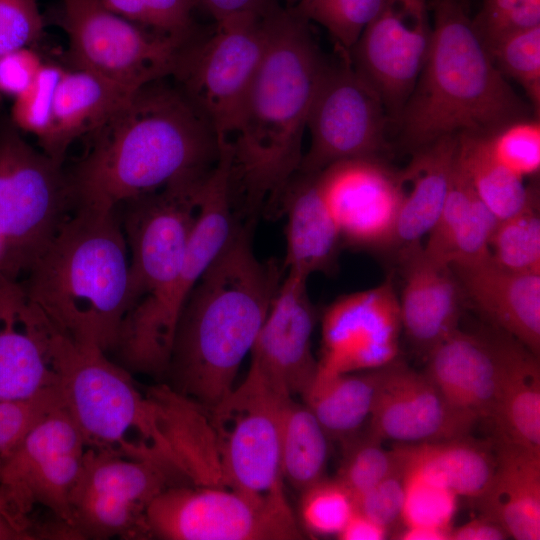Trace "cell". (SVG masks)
Listing matches in <instances>:
<instances>
[{
    "instance_id": "cell-1",
    "label": "cell",
    "mask_w": 540,
    "mask_h": 540,
    "mask_svg": "<svg viewBox=\"0 0 540 540\" xmlns=\"http://www.w3.org/2000/svg\"><path fill=\"white\" fill-rule=\"evenodd\" d=\"M68 174L75 206L116 209L169 185L206 178L222 142L179 88L151 82L99 127Z\"/></svg>"
},
{
    "instance_id": "cell-2",
    "label": "cell",
    "mask_w": 540,
    "mask_h": 540,
    "mask_svg": "<svg viewBox=\"0 0 540 540\" xmlns=\"http://www.w3.org/2000/svg\"><path fill=\"white\" fill-rule=\"evenodd\" d=\"M308 23L295 9L269 13L265 53L229 140L232 194L243 219L254 220L264 205L278 210L299 171L309 111L328 63Z\"/></svg>"
},
{
    "instance_id": "cell-3",
    "label": "cell",
    "mask_w": 540,
    "mask_h": 540,
    "mask_svg": "<svg viewBox=\"0 0 540 540\" xmlns=\"http://www.w3.org/2000/svg\"><path fill=\"white\" fill-rule=\"evenodd\" d=\"M253 220H241L191 292L180 315L165 376L177 393L206 410L236 386L285 276L283 263L261 260Z\"/></svg>"
},
{
    "instance_id": "cell-4",
    "label": "cell",
    "mask_w": 540,
    "mask_h": 540,
    "mask_svg": "<svg viewBox=\"0 0 540 540\" xmlns=\"http://www.w3.org/2000/svg\"><path fill=\"white\" fill-rule=\"evenodd\" d=\"M27 272L25 290L62 335L115 350L129 274L116 209L76 205Z\"/></svg>"
},
{
    "instance_id": "cell-5",
    "label": "cell",
    "mask_w": 540,
    "mask_h": 540,
    "mask_svg": "<svg viewBox=\"0 0 540 540\" xmlns=\"http://www.w3.org/2000/svg\"><path fill=\"white\" fill-rule=\"evenodd\" d=\"M429 53L397 124L415 151L442 137L489 135L528 117V107L494 64L460 0H431Z\"/></svg>"
},
{
    "instance_id": "cell-6",
    "label": "cell",
    "mask_w": 540,
    "mask_h": 540,
    "mask_svg": "<svg viewBox=\"0 0 540 540\" xmlns=\"http://www.w3.org/2000/svg\"><path fill=\"white\" fill-rule=\"evenodd\" d=\"M56 371L61 405L86 447L147 461L183 476L162 429L157 405L131 372L92 345L59 333Z\"/></svg>"
},
{
    "instance_id": "cell-7",
    "label": "cell",
    "mask_w": 540,
    "mask_h": 540,
    "mask_svg": "<svg viewBox=\"0 0 540 540\" xmlns=\"http://www.w3.org/2000/svg\"><path fill=\"white\" fill-rule=\"evenodd\" d=\"M231 164V147L223 144L216 166L202 185L197 219L178 277L160 299L123 320L114 352L131 373L165 376L185 303L243 220L233 199Z\"/></svg>"
},
{
    "instance_id": "cell-8",
    "label": "cell",
    "mask_w": 540,
    "mask_h": 540,
    "mask_svg": "<svg viewBox=\"0 0 540 540\" xmlns=\"http://www.w3.org/2000/svg\"><path fill=\"white\" fill-rule=\"evenodd\" d=\"M75 207L68 174L10 124L0 128V270L27 271Z\"/></svg>"
},
{
    "instance_id": "cell-9",
    "label": "cell",
    "mask_w": 540,
    "mask_h": 540,
    "mask_svg": "<svg viewBox=\"0 0 540 540\" xmlns=\"http://www.w3.org/2000/svg\"><path fill=\"white\" fill-rule=\"evenodd\" d=\"M292 398L250 363L242 383L207 410L224 486L256 499L289 504L280 439L283 414Z\"/></svg>"
},
{
    "instance_id": "cell-10",
    "label": "cell",
    "mask_w": 540,
    "mask_h": 540,
    "mask_svg": "<svg viewBox=\"0 0 540 540\" xmlns=\"http://www.w3.org/2000/svg\"><path fill=\"white\" fill-rule=\"evenodd\" d=\"M269 10L217 22L206 38L180 48L172 75L219 140H230L265 53Z\"/></svg>"
},
{
    "instance_id": "cell-11",
    "label": "cell",
    "mask_w": 540,
    "mask_h": 540,
    "mask_svg": "<svg viewBox=\"0 0 540 540\" xmlns=\"http://www.w3.org/2000/svg\"><path fill=\"white\" fill-rule=\"evenodd\" d=\"M86 448L60 405L0 463V513L29 540L36 539L33 515L38 509L74 528L70 498Z\"/></svg>"
},
{
    "instance_id": "cell-12",
    "label": "cell",
    "mask_w": 540,
    "mask_h": 540,
    "mask_svg": "<svg viewBox=\"0 0 540 540\" xmlns=\"http://www.w3.org/2000/svg\"><path fill=\"white\" fill-rule=\"evenodd\" d=\"M148 536L164 540H296L303 538L289 504L226 486L175 484L145 512Z\"/></svg>"
},
{
    "instance_id": "cell-13",
    "label": "cell",
    "mask_w": 540,
    "mask_h": 540,
    "mask_svg": "<svg viewBox=\"0 0 540 540\" xmlns=\"http://www.w3.org/2000/svg\"><path fill=\"white\" fill-rule=\"evenodd\" d=\"M74 68L130 91L172 75L185 42L147 32L107 10L99 0H60L58 17Z\"/></svg>"
},
{
    "instance_id": "cell-14",
    "label": "cell",
    "mask_w": 540,
    "mask_h": 540,
    "mask_svg": "<svg viewBox=\"0 0 540 540\" xmlns=\"http://www.w3.org/2000/svg\"><path fill=\"white\" fill-rule=\"evenodd\" d=\"M206 178L181 181L125 203L122 228L130 254L125 316L156 302L178 277Z\"/></svg>"
},
{
    "instance_id": "cell-15",
    "label": "cell",
    "mask_w": 540,
    "mask_h": 540,
    "mask_svg": "<svg viewBox=\"0 0 540 540\" xmlns=\"http://www.w3.org/2000/svg\"><path fill=\"white\" fill-rule=\"evenodd\" d=\"M183 482L157 464L87 447L70 498L81 539L149 537L145 512L167 487Z\"/></svg>"
},
{
    "instance_id": "cell-16",
    "label": "cell",
    "mask_w": 540,
    "mask_h": 540,
    "mask_svg": "<svg viewBox=\"0 0 540 540\" xmlns=\"http://www.w3.org/2000/svg\"><path fill=\"white\" fill-rule=\"evenodd\" d=\"M327 63L307 120L310 144L298 173L315 174L346 159L378 157L387 147L390 120L373 87L352 66L349 56Z\"/></svg>"
},
{
    "instance_id": "cell-17",
    "label": "cell",
    "mask_w": 540,
    "mask_h": 540,
    "mask_svg": "<svg viewBox=\"0 0 540 540\" xmlns=\"http://www.w3.org/2000/svg\"><path fill=\"white\" fill-rule=\"evenodd\" d=\"M428 12L427 0H381L348 55L395 123L429 53L432 25Z\"/></svg>"
},
{
    "instance_id": "cell-18",
    "label": "cell",
    "mask_w": 540,
    "mask_h": 540,
    "mask_svg": "<svg viewBox=\"0 0 540 540\" xmlns=\"http://www.w3.org/2000/svg\"><path fill=\"white\" fill-rule=\"evenodd\" d=\"M342 244L363 250L395 247L404 196L400 172L379 157L335 162L315 173Z\"/></svg>"
},
{
    "instance_id": "cell-19",
    "label": "cell",
    "mask_w": 540,
    "mask_h": 540,
    "mask_svg": "<svg viewBox=\"0 0 540 540\" xmlns=\"http://www.w3.org/2000/svg\"><path fill=\"white\" fill-rule=\"evenodd\" d=\"M402 331L398 294L389 278L343 295L322 317V348L316 376L384 367L398 358Z\"/></svg>"
},
{
    "instance_id": "cell-20",
    "label": "cell",
    "mask_w": 540,
    "mask_h": 540,
    "mask_svg": "<svg viewBox=\"0 0 540 540\" xmlns=\"http://www.w3.org/2000/svg\"><path fill=\"white\" fill-rule=\"evenodd\" d=\"M478 421L453 406L425 372L395 359L382 368L369 433L398 444L468 436Z\"/></svg>"
},
{
    "instance_id": "cell-21",
    "label": "cell",
    "mask_w": 540,
    "mask_h": 540,
    "mask_svg": "<svg viewBox=\"0 0 540 540\" xmlns=\"http://www.w3.org/2000/svg\"><path fill=\"white\" fill-rule=\"evenodd\" d=\"M59 333L23 284L0 270V400L56 386Z\"/></svg>"
},
{
    "instance_id": "cell-22",
    "label": "cell",
    "mask_w": 540,
    "mask_h": 540,
    "mask_svg": "<svg viewBox=\"0 0 540 540\" xmlns=\"http://www.w3.org/2000/svg\"><path fill=\"white\" fill-rule=\"evenodd\" d=\"M308 278L285 272L251 351V364L279 391L301 397L315 379L312 353L317 312Z\"/></svg>"
},
{
    "instance_id": "cell-23",
    "label": "cell",
    "mask_w": 540,
    "mask_h": 540,
    "mask_svg": "<svg viewBox=\"0 0 540 540\" xmlns=\"http://www.w3.org/2000/svg\"><path fill=\"white\" fill-rule=\"evenodd\" d=\"M495 329L469 333L457 328L427 353V376L453 406L477 421H490L493 415L512 339Z\"/></svg>"
},
{
    "instance_id": "cell-24",
    "label": "cell",
    "mask_w": 540,
    "mask_h": 540,
    "mask_svg": "<svg viewBox=\"0 0 540 540\" xmlns=\"http://www.w3.org/2000/svg\"><path fill=\"white\" fill-rule=\"evenodd\" d=\"M399 254L402 330L427 355L458 328L466 299L451 266L428 256L421 242L400 248Z\"/></svg>"
},
{
    "instance_id": "cell-25",
    "label": "cell",
    "mask_w": 540,
    "mask_h": 540,
    "mask_svg": "<svg viewBox=\"0 0 540 540\" xmlns=\"http://www.w3.org/2000/svg\"><path fill=\"white\" fill-rule=\"evenodd\" d=\"M450 266L466 301L539 357L540 273L506 269L490 254Z\"/></svg>"
},
{
    "instance_id": "cell-26",
    "label": "cell",
    "mask_w": 540,
    "mask_h": 540,
    "mask_svg": "<svg viewBox=\"0 0 540 540\" xmlns=\"http://www.w3.org/2000/svg\"><path fill=\"white\" fill-rule=\"evenodd\" d=\"M495 469L474 502L517 540L540 539V452L495 439Z\"/></svg>"
},
{
    "instance_id": "cell-27",
    "label": "cell",
    "mask_w": 540,
    "mask_h": 540,
    "mask_svg": "<svg viewBox=\"0 0 540 540\" xmlns=\"http://www.w3.org/2000/svg\"><path fill=\"white\" fill-rule=\"evenodd\" d=\"M278 210L286 216L285 272L309 277L335 269L342 244L320 194L315 174L297 173L285 188Z\"/></svg>"
},
{
    "instance_id": "cell-28",
    "label": "cell",
    "mask_w": 540,
    "mask_h": 540,
    "mask_svg": "<svg viewBox=\"0 0 540 540\" xmlns=\"http://www.w3.org/2000/svg\"><path fill=\"white\" fill-rule=\"evenodd\" d=\"M458 149V135L442 137L413 151L400 172L404 196L395 247L421 242L436 225L450 188Z\"/></svg>"
},
{
    "instance_id": "cell-29",
    "label": "cell",
    "mask_w": 540,
    "mask_h": 540,
    "mask_svg": "<svg viewBox=\"0 0 540 540\" xmlns=\"http://www.w3.org/2000/svg\"><path fill=\"white\" fill-rule=\"evenodd\" d=\"M134 92L87 70H64L55 92L51 131L41 144L43 152L63 162L77 138L99 127Z\"/></svg>"
},
{
    "instance_id": "cell-30",
    "label": "cell",
    "mask_w": 540,
    "mask_h": 540,
    "mask_svg": "<svg viewBox=\"0 0 540 540\" xmlns=\"http://www.w3.org/2000/svg\"><path fill=\"white\" fill-rule=\"evenodd\" d=\"M496 439L540 452L539 357L512 337L490 419Z\"/></svg>"
},
{
    "instance_id": "cell-31",
    "label": "cell",
    "mask_w": 540,
    "mask_h": 540,
    "mask_svg": "<svg viewBox=\"0 0 540 540\" xmlns=\"http://www.w3.org/2000/svg\"><path fill=\"white\" fill-rule=\"evenodd\" d=\"M395 447L404 470L418 472L458 497L473 501L485 492L495 469L493 445L473 440L469 435Z\"/></svg>"
},
{
    "instance_id": "cell-32",
    "label": "cell",
    "mask_w": 540,
    "mask_h": 540,
    "mask_svg": "<svg viewBox=\"0 0 540 540\" xmlns=\"http://www.w3.org/2000/svg\"><path fill=\"white\" fill-rule=\"evenodd\" d=\"M382 368L315 376L302 398L330 439L346 444L358 436L363 424L370 419Z\"/></svg>"
},
{
    "instance_id": "cell-33",
    "label": "cell",
    "mask_w": 540,
    "mask_h": 540,
    "mask_svg": "<svg viewBox=\"0 0 540 540\" xmlns=\"http://www.w3.org/2000/svg\"><path fill=\"white\" fill-rule=\"evenodd\" d=\"M457 154L475 193L498 221L520 211L539 193L534 183L525 184L493 157L485 135L459 134Z\"/></svg>"
},
{
    "instance_id": "cell-34",
    "label": "cell",
    "mask_w": 540,
    "mask_h": 540,
    "mask_svg": "<svg viewBox=\"0 0 540 540\" xmlns=\"http://www.w3.org/2000/svg\"><path fill=\"white\" fill-rule=\"evenodd\" d=\"M330 438L313 412L292 398L284 411L280 464L284 482L303 492L325 474Z\"/></svg>"
},
{
    "instance_id": "cell-35",
    "label": "cell",
    "mask_w": 540,
    "mask_h": 540,
    "mask_svg": "<svg viewBox=\"0 0 540 540\" xmlns=\"http://www.w3.org/2000/svg\"><path fill=\"white\" fill-rule=\"evenodd\" d=\"M486 210V205L475 193L460 165L457 154L445 204L423 245L425 253L450 265L454 250L480 224Z\"/></svg>"
},
{
    "instance_id": "cell-36",
    "label": "cell",
    "mask_w": 540,
    "mask_h": 540,
    "mask_svg": "<svg viewBox=\"0 0 540 540\" xmlns=\"http://www.w3.org/2000/svg\"><path fill=\"white\" fill-rule=\"evenodd\" d=\"M489 253L506 269L540 273L539 193L520 211L498 221L490 239Z\"/></svg>"
},
{
    "instance_id": "cell-37",
    "label": "cell",
    "mask_w": 540,
    "mask_h": 540,
    "mask_svg": "<svg viewBox=\"0 0 540 540\" xmlns=\"http://www.w3.org/2000/svg\"><path fill=\"white\" fill-rule=\"evenodd\" d=\"M487 50L501 74L525 91L535 113L540 107V26L511 33Z\"/></svg>"
},
{
    "instance_id": "cell-38",
    "label": "cell",
    "mask_w": 540,
    "mask_h": 540,
    "mask_svg": "<svg viewBox=\"0 0 540 540\" xmlns=\"http://www.w3.org/2000/svg\"><path fill=\"white\" fill-rule=\"evenodd\" d=\"M344 445L346 453L337 479L355 501L401 466L397 449L386 450L370 433Z\"/></svg>"
},
{
    "instance_id": "cell-39",
    "label": "cell",
    "mask_w": 540,
    "mask_h": 540,
    "mask_svg": "<svg viewBox=\"0 0 540 540\" xmlns=\"http://www.w3.org/2000/svg\"><path fill=\"white\" fill-rule=\"evenodd\" d=\"M380 3L381 0H305L294 9L308 21L324 27L341 54L349 55Z\"/></svg>"
},
{
    "instance_id": "cell-40",
    "label": "cell",
    "mask_w": 540,
    "mask_h": 540,
    "mask_svg": "<svg viewBox=\"0 0 540 540\" xmlns=\"http://www.w3.org/2000/svg\"><path fill=\"white\" fill-rule=\"evenodd\" d=\"M301 493L302 523L316 535L338 536L356 511L355 498L338 479L323 478Z\"/></svg>"
},
{
    "instance_id": "cell-41",
    "label": "cell",
    "mask_w": 540,
    "mask_h": 540,
    "mask_svg": "<svg viewBox=\"0 0 540 540\" xmlns=\"http://www.w3.org/2000/svg\"><path fill=\"white\" fill-rule=\"evenodd\" d=\"M404 474L405 499L402 523L405 527L431 526L452 529L458 496L418 472L404 470Z\"/></svg>"
},
{
    "instance_id": "cell-42",
    "label": "cell",
    "mask_w": 540,
    "mask_h": 540,
    "mask_svg": "<svg viewBox=\"0 0 540 540\" xmlns=\"http://www.w3.org/2000/svg\"><path fill=\"white\" fill-rule=\"evenodd\" d=\"M493 157L522 177L535 178L540 171V124L536 119L511 122L485 135Z\"/></svg>"
},
{
    "instance_id": "cell-43",
    "label": "cell",
    "mask_w": 540,
    "mask_h": 540,
    "mask_svg": "<svg viewBox=\"0 0 540 540\" xmlns=\"http://www.w3.org/2000/svg\"><path fill=\"white\" fill-rule=\"evenodd\" d=\"M63 71L56 65L43 63L31 85L15 97L12 105L14 126L35 135L40 145L51 131L54 97Z\"/></svg>"
},
{
    "instance_id": "cell-44",
    "label": "cell",
    "mask_w": 540,
    "mask_h": 540,
    "mask_svg": "<svg viewBox=\"0 0 540 540\" xmlns=\"http://www.w3.org/2000/svg\"><path fill=\"white\" fill-rule=\"evenodd\" d=\"M60 405L56 387L26 399L0 400V463L48 413Z\"/></svg>"
},
{
    "instance_id": "cell-45",
    "label": "cell",
    "mask_w": 540,
    "mask_h": 540,
    "mask_svg": "<svg viewBox=\"0 0 540 540\" xmlns=\"http://www.w3.org/2000/svg\"><path fill=\"white\" fill-rule=\"evenodd\" d=\"M471 21L487 48L511 33L540 26V0H484Z\"/></svg>"
},
{
    "instance_id": "cell-46",
    "label": "cell",
    "mask_w": 540,
    "mask_h": 540,
    "mask_svg": "<svg viewBox=\"0 0 540 540\" xmlns=\"http://www.w3.org/2000/svg\"><path fill=\"white\" fill-rule=\"evenodd\" d=\"M44 29L36 0H0V55L28 47Z\"/></svg>"
},
{
    "instance_id": "cell-47",
    "label": "cell",
    "mask_w": 540,
    "mask_h": 540,
    "mask_svg": "<svg viewBox=\"0 0 540 540\" xmlns=\"http://www.w3.org/2000/svg\"><path fill=\"white\" fill-rule=\"evenodd\" d=\"M404 499L405 474L401 462L400 468L356 500V509L390 532L402 522Z\"/></svg>"
},
{
    "instance_id": "cell-48",
    "label": "cell",
    "mask_w": 540,
    "mask_h": 540,
    "mask_svg": "<svg viewBox=\"0 0 540 540\" xmlns=\"http://www.w3.org/2000/svg\"><path fill=\"white\" fill-rule=\"evenodd\" d=\"M146 25L161 35L186 42L191 38L197 0H143Z\"/></svg>"
},
{
    "instance_id": "cell-49",
    "label": "cell",
    "mask_w": 540,
    "mask_h": 540,
    "mask_svg": "<svg viewBox=\"0 0 540 540\" xmlns=\"http://www.w3.org/2000/svg\"><path fill=\"white\" fill-rule=\"evenodd\" d=\"M42 65L38 54L28 47L0 55V92L18 96L31 85Z\"/></svg>"
},
{
    "instance_id": "cell-50",
    "label": "cell",
    "mask_w": 540,
    "mask_h": 540,
    "mask_svg": "<svg viewBox=\"0 0 540 540\" xmlns=\"http://www.w3.org/2000/svg\"><path fill=\"white\" fill-rule=\"evenodd\" d=\"M217 22L243 14H262L271 8L270 0H197Z\"/></svg>"
},
{
    "instance_id": "cell-51",
    "label": "cell",
    "mask_w": 540,
    "mask_h": 540,
    "mask_svg": "<svg viewBox=\"0 0 540 540\" xmlns=\"http://www.w3.org/2000/svg\"><path fill=\"white\" fill-rule=\"evenodd\" d=\"M507 532L493 520L481 516L451 529L450 540H503Z\"/></svg>"
},
{
    "instance_id": "cell-52",
    "label": "cell",
    "mask_w": 540,
    "mask_h": 540,
    "mask_svg": "<svg viewBox=\"0 0 540 540\" xmlns=\"http://www.w3.org/2000/svg\"><path fill=\"white\" fill-rule=\"evenodd\" d=\"M389 532L357 509L345 527L338 534L341 540H383Z\"/></svg>"
},
{
    "instance_id": "cell-53",
    "label": "cell",
    "mask_w": 540,
    "mask_h": 540,
    "mask_svg": "<svg viewBox=\"0 0 540 540\" xmlns=\"http://www.w3.org/2000/svg\"><path fill=\"white\" fill-rule=\"evenodd\" d=\"M110 12L147 28L143 0H99Z\"/></svg>"
},
{
    "instance_id": "cell-54",
    "label": "cell",
    "mask_w": 540,
    "mask_h": 540,
    "mask_svg": "<svg viewBox=\"0 0 540 540\" xmlns=\"http://www.w3.org/2000/svg\"><path fill=\"white\" fill-rule=\"evenodd\" d=\"M451 529L431 526L405 527L396 533L395 538L401 540H450Z\"/></svg>"
},
{
    "instance_id": "cell-55",
    "label": "cell",
    "mask_w": 540,
    "mask_h": 540,
    "mask_svg": "<svg viewBox=\"0 0 540 540\" xmlns=\"http://www.w3.org/2000/svg\"><path fill=\"white\" fill-rule=\"evenodd\" d=\"M0 540H29L0 513Z\"/></svg>"
},
{
    "instance_id": "cell-56",
    "label": "cell",
    "mask_w": 540,
    "mask_h": 540,
    "mask_svg": "<svg viewBox=\"0 0 540 540\" xmlns=\"http://www.w3.org/2000/svg\"><path fill=\"white\" fill-rule=\"evenodd\" d=\"M4 253H5L4 245H3L2 240L0 239V266H1L3 258H4Z\"/></svg>"
},
{
    "instance_id": "cell-57",
    "label": "cell",
    "mask_w": 540,
    "mask_h": 540,
    "mask_svg": "<svg viewBox=\"0 0 540 540\" xmlns=\"http://www.w3.org/2000/svg\"><path fill=\"white\" fill-rule=\"evenodd\" d=\"M287 1H288L289 3H291V4H296V5H298L299 3H301V2H303V1H305V0H287Z\"/></svg>"
},
{
    "instance_id": "cell-58",
    "label": "cell",
    "mask_w": 540,
    "mask_h": 540,
    "mask_svg": "<svg viewBox=\"0 0 540 540\" xmlns=\"http://www.w3.org/2000/svg\"><path fill=\"white\" fill-rule=\"evenodd\" d=\"M460 1H461V3L463 4V6H464L465 8H467V6H468V4H469V0H460Z\"/></svg>"
}]
</instances>
